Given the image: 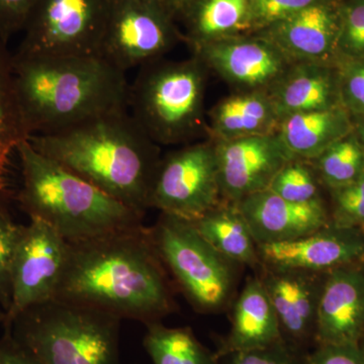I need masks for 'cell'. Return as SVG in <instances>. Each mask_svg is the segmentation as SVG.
I'll list each match as a JSON object with an SVG mask.
<instances>
[{"label":"cell","mask_w":364,"mask_h":364,"mask_svg":"<svg viewBox=\"0 0 364 364\" xmlns=\"http://www.w3.org/2000/svg\"><path fill=\"white\" fill-rule=\"evenodd\" d=\"M263 269L259 279L279 318L284 341L299 348L315 339L318 299L326 273Z\"/></svg>","instance_id":"cell-18"},{"label":"cell","mask_w":364,"mask_h":364,"mask_svg":"<svg viewBox=\"0 0 364 364\" xmlns=\"http://www.w3.org/2000/svg\"><path fill=\"white\" fill-rule=\"evenodd\" d=\"M352 131L350 112L341 105L282 117L277 135L291 156L313 161Z\"/></svg>","instance_id":"cell-21"},{"label":"cell","mask_w":364,"mask_h":364,"mask_svg":"<svg viewBox=\"0 0 364 364\" xmlns=\"http://www.w3.org/2000/svg\"><path fill=\"white\" fill-rule=\"evenodd\" d=\"M279 121L267 91H239L213 107L208 134L212 140L269 135Z\"/></svg>","instance_id":"cell-22"},{"label":"cell","mask_w":364,"mask_h":364,"mask_svg":"<svg viewBox=\"0 0 364 364\" xmlns=\"http://www.w3.org/2000/svg\"><path fill=\"white\" fill-rule=\"evenodd\" d=\"M23 226L14 221L6 205H0V306L6 314L11 308V273Z\"/></svg>","instance_id":"cell-30"},{"label":"cell","mask_w":364,"mask_h":364,"mask_svg":"<svg viewBox=\"0 0 364 364\" xmlns=\"http://www.w3.org/2000/svg\"><path fill=\"white\" fill-rule=\"evenodd\" d=\"M333 1L339 0H251L254 33L308 7Z\"/></svg>","instance_id":"cell-33"},{"label":"cell","mask_w":364,"mask_h":364,"mask_svg":"<svg viewBox=\"0 0 364 364\" xmlns=\"http://www.w3.org/2000/svg\"><path fill=\"white\" fill-rule=\"evenodd\" d=\"M235 205L247 222L257 245L296 240L332 224L323 198L293 203L265 189Z\"/></svg>","instance_id":"cell-17"},{"label":"cell","mask_w":364,"mask_h":364,"mask_svg":"<svg viewBox=\"0 0 364 364\" xmlns=\"http://www.w3.org/2000/svg\"><path fill=\"white\" fill-rule=\"evenodd\" d=\"M54 299L145 326L176 310L169 273L144 225L69 243Z\"/></svg>","instance_id":"cell-1"},{"label":"cell","mask_w":364,"mask_h":364,"mask_svg":"<svg viewBox=\"0 0 364 364\" xmlns=\"http://www.w3.org/2000/svg\"><path fill=\"white\" fill-rule=\"evenodd\" d=\"M306 359H308V358H306ZM308 364H309V363H308Z\"/></svg>","instance_id":"cell-42"},{"label":"cell","mask_w":364,"mask_h":364,"mask_svg":"<svg viewBox=\"0 0 364 364\" xmlns=\"http://www.w3.org/2000/svg\"><path fill=\"white\" fill-rule=\"evenodd\" d=\"M279 119L341 105L338 65L299 62L289 67L268 91Z\"/></svg>","instance_id":"cell-19"},{"label":"cell","mask_w":364,"mask_h":364,"mask_svg":"<svg viewBox=\"0 0 364 364\" xmlns=\"http://www.w3.org/2000/svg\"><path fill=\"white\" fill-rule=\"evenodd\" d=\"M208 68L198 57L179 62L161 59L140 67L129 90L128 107L136 124L157 145L193 140L205 131Z\"/></svg>","instance_id":"cell-6"},{"label":"cell","mask_w":364,"mask_h":364,"mask_svg":"<svg viewBox=\"0 0 364 364\" xmlns=\"http://www.w3.org/2000/svg\"><path fill=\"white\" fill-rule=\"evenodd\" d=\"M318 183L311 162L293 158L277 172L268 189L289 202L305 203L322 198Z\"/></svg>","instance_id":"cell-28"},{"label":"cell","mask_w":364,"mask_h":364,"mask_svg":"<svg viewBox=\"0 0 364 364\" xmlns=\"http://www.w3.org/2000/svg\"><path fill=\"white\" fill-rule=\"evenodd\" d=\"M6 44L0 37V205H6L11 154L21 141L28 139L14 88L13 56Z\"/></svg>","instance_id":"cell-25"},{"label":"cell","mask_w":364,"mask_h":364,"mask_svg":"<svg viewBox=\"0 0 364 364\" xmlns=\"http://www.w3.org/2000/svg\"><path fill=\"white\" fill-rule=\"evenodd\" d=\"M261 267L327 273L364 263V229L330 224L296 240L258 245Z\"/></svg>","instance_id":"cell-14"},{"label":"cell","mask_w":364,"mask_h":364,"mask_svg":"<svg viewBox=\"0 0 364 364\" xmlns=\"http://www.w3.org/2000/svg\"><path fill=\"white\" fill-rule=\"evenodd\" d=\"M339 1L316 4L275 21L255 33L267 38L291 63H336Z\"/></svg>","instance_id":"cell-15"},{"label":"cell","mask_w":364,"mask_h":364,"mask_svg":"<svg viewBox=\"0 0 364 364\" xmlns=\"http://www.w3.org/2000/svg\"><path fill=\"white\" fill-rule=\"evenodd\" d=\"M68 251V242L46 223L30 219L23 225L11 273V308L4 325L30 306L54 299Z\"/></svg>","instance_id":"cell-11"},{"label":"cell","mask_w":364,"mask_h":364,"mask_svg":"<svg viewBox=\"0 0 364 364\" xmlns=\"http://www.w3.org/2000/svg\"><path fill=\"white\" fill-rule=\"evenodd\" d=\"M364 338V263L326 273L318 299L317 344L360 345Z\"/></svg>","instance_id":"cell-16"},{"label":"cell","mask_w":364,"mask_h":364,"mask_svg":"<svg viewBox=\"0 0 364 364\" xmlns=\"http://www.w3.org/2000/svg\"><path fill=\"white\" fill-rule=\"evenodd\" d=\"M208 70L215 72L239 91H269L291 62L267 38L250 33L193 50Z\"/></svg>","instance_id":"cell-13"},{"label":"cell","mask_w":364,"mask_h":364,"mask_svg":"<svg viewBox=\"0 0 364 364\" xmlns=\"http://www.w3.org/2000/svg\"><path fill=\"white\" fill-rule=\"evenodd\" d=\"M309 364H364V350L355 344H318Z\"/></svg>","instance_id":"cell-35"},{"label":"cell","mask_w":364,"mask_h":364,"mask_svg":"<svg viewBox=\"0 0 364 364\" xmlns=\"http://www.w3.org/2000/svg\"><path fill=\"white\" fill-rule=\"evenodd\" d=\"M191 223L218 252L235 265L261 267L258 245L235 203L222 202Z\"/></svg>","instance_id":"cell-24"},{"label":"cell","mask_w":364,"mask_h":364,"mask_svg":"<svg viewBox=\"0 0 364 364\" xmlns=\"http://www.w3.org/2000/svg\"><path fill=\"white\" fill-rule=\"evenodd\" d=\"M222 202L212 139L186 146L160 159L148 208L193 222Z\"/></svg>","instance_id":"cell-9"},{"label":"cell","mask_w":364,"mask_h":364,"mask_svg":"<svg viewBox=\"0 0 364 364\" xmlns=\"http://www.w3.org/2000/svg\"><path fill=\"white\" fill-rule=\"evenodd\" d=\"M144 348L153 364H219L188 327H166L161 322L145 326Z\"/></svg>","instance_id":"cell-26"},{"label":"cell","mask_w":364,"mask_h":364,"mask_svg":"<svg viewBox=\"0 0 364 364\" xmlns=\"http://www.w3.org/2000/svg\"><path fill=\"white\" fill-rule=\"evenodd\" d=\"M21 186L18 200L30 219L53 228L76 243L143 225L144 215L33 148L28 139L16 146Z\"/></svg>","instance_id":"cell-4"},{"label":"cell","mask_w":364,"mask_h":364,"mask_svg":"<svg viewBox=\"0 0 364 364\" xmlns=\"http://www.w3.org/2000/svg\"><path fill=\"white\" fill-rule=\"evenodd\" d=\"M298 350L286 341H282L264 348L238 352L220 359H227L225 364H308V359L301 358Z\"/></svg>","instance_id":"cell-34"},{"label":"cell","mask_w":364,"mask_h":364,"mask_svg":"<svg viewBox=\"0 0 364 364\" xmlns=\"http://www.w3.org/2000/svg\"><path fill=\"white\" fill-rule=\"evenodd\" d=\"M153 241L176 286L198 312H220L231 298L235 264L188 220L166 214L150 228Z\"/></svg>","instance_id":"cell-7"},{"label":"cell","mask_w":364,"mask_h":364,"mask_svg":"<svg viewBox=\"0 0 364 364\" xmlns=\"http://www.w3.org/2000/svg\"><path fill=\"white\" fill-rule=\"evenodd\" d=\"M352 123H353V132L358 136L359 143L364 152V116H354L351 114Z\"/></svg>","instance_id":"cell-39"},{"label":"cell","mask_w":364,"mask_h":364,"mask_svg":"<svg viewBox=\"0 0 364 364\" xmlns=\"http://www.w3.org/2000/svg\"><path fill=\"white\" fill-rule=\"evenodd\" d=\"M36 150L127 207L145 215L159 146L127 109L66 130L28 136Z\"/></svg>","instance_id":"cell-2"},{"label":"cell","mask_w":364,"mask_h":364,"mask_svg":"<svg viewBox=\"0 0 364 364\" xmlns=\"http://www.w3.org/2000/svg\"><path fill=\"white\" fill-rule=\"evenodd\" d=\"M333 225L364 229V172L355 181L331 189Z\"/></svg>","instance_id":"cell-31"},{"label":"cell","mask_w":364,"mask_h":364,"mask_svg":"<svg viewBox=\"0 0 364 364\" xmlns=\"http://www.w3.org/2000/svg\"><path fill=\"white\" fill-rule=\"evenodd\" d=\"M174 16H182L196 0H163Z\"/></svg>","instance_id":"cell-38"},{"label":"cell","mask_w":364,"mask_h":364,"mask_svg":"<svg viewBox=\"0 0 364 364\" xmlns=\"http://www.w3.org/2000/svg\"><path fill=\"white\" fill-rule=\"evenodd\" d=\"M310 162L318 181L329 191L350 183L364 172V152L353 131Z\"/></svg>","instance_id":"cell-27"},{"label":"cell","mask_w":364,"mask_h":364,"mask_svg":"<svg viewBox=\"0 0 364 364\" xmlns=\"http://www.w3.org/2000/svg\"><path fill=\"white\" fill-rule=\"evenodd\" d=\"M13 68L28 138L57 133L128 107L126 72L104 57L14 55Z\"/></svg>","instance_id":"cell-3"},{"label":"cell","mask_w":364,"mask_h":364,"mask_svg":"<svg viewBox=\"0 0 364 364\" xmlns=\"http://www.w3.org/2000/svg\"><path fill=\"white\" fill-rule=\"evenodd\" d=\"M112 0H36L16 56H100Z\"/></svg>","instance_id":"cell-8"},{"label":"cell","mask_w":364,"mask_h":364,"mask_svg":"<svg viewBox=\"0 0 364 364\" xmlns=\"http://www.w3.org/2000/svg\"><path fill=\"white\" fill-rule=\"evenodd\" d=\"M364 58V0L340 4L336 63Z\"/></svg>","instance_id":"cell-29"},{"label":"cell","mask_w":364,"mask_h":364,"mask_svg":"<svg viewBox=\"0 0 364 364\" xmlns=\"http://www.w3.org/2000/svg\"><path fill=\"white\" fill-rule=\"evenodd\" d=\"M0 364H41L11 335L4 332L0 338Z\"/></svg>","instance_id":"cell-37"},{"label":"cell","mask_w":364,"mask_h":364,"mask_svg":"<svg viewBox=\"0 0 364 364\" xmlns=\"http://www.w3.org/2000/svg\"><path fill=\"white\" fill-rule=\"evenodd\" d=\"M4 320H6V312L4 309L0 306V325H4Z\"/></svg>","instance_id":"cell-40"},{"label":"cell","mask_w":364,"mask_h":364,"mask_svg":"<svg viewBox=\"0 0 364 364\" xmlns=\"http://www.w3.org/2000/svg\"><path fill=\"white\" fill-rule=\"evenodd\" d=\"M36 0H0V37L7 43L21 32Z\"/></svg>","instance_id":"cell-36"},{"label":"cell","mask_w":364,"mask_h":364,"mask_svg":"<svg viewBox=\"0 0 364 364\" xmlns=\"http://www.w3.org/2000/svg\"><path fill=\"white\" fill-rule=\"evenodd\" d=\"M341 104L350 114L364 116V58L337 63Z\"/></svg>","instance_id":"cell-32"},{"label":"cell","mask_w":364,"mask_h":364,"mask_svg":"<svg viewBox=\"0 0 364 364\" xmlns=\"http://www.w3.org/2000/svg\"><path fill=\"white\" fill-rule=\"evenodd\" d=\"M284 341L279 318L260 279L246 282L235 303L229 334L223 340L215 358L264 348Z\"/></svg>","instance_id":"cell-20"},{"label":"cell","mask_w":364,"mask_h":364,"mask_svg":"<svg viewBox=\"0 0 364 364\" xmlns=\"http://www.w3.org/2000/svg\"><path fill=\"white\" fill-rule=\"evenodd\" d=\"M122 320L54 299L30 306L4 325L41 364H121Z\"/></svg>","instance_id":"cell-5"},{"label":"cell","mask_w":364,"mask_h":364,"mask_svg":"<svg viewBox=\"0 0 364 364\" xmlns=\"http://www.w3.org/2000/svg\"><path fill=\"white\" fill-rule=\"evenodd\" d=\"M213 141L223 202L237 203L268 189L277 172L294 158L277 133Z\"/></svg>","instance_id":"cell-12"},{"label":"cell","mask_w":364,"mask_h":364,"mask_svg":"<svg viewBox=\"0 0 364 364\" xmlns=\"http://www.w3.org/2000/svg\"><path fill=\"white\" fill-rule=\"evenodd\" d=\"M360 346H361V348H363L364 350V338H363V341H361Z\"/></svg>","instance_id":"cell-41"},{"label":"cell","mask_w":364,"mask_h":364,"mask_svg":"<svg viewBox=\"0 0 364 364\" xmlns=\"http://www.w3.org/2000/svg\"><path fill=\"white\" fill-rule=\"evenodd\" d=\"M181 16L193 50L254 33L251 0H196Z\"/></svg>","instance_id":"cell-23"},{"label":"cell","mask_w":364,"mask_h":364,"mask_svg":"<svg viewBox=\"0 0 364 364\" xmlns=\"http://www.w3.org/2000/svg\"><path fill=\"white\" fill-rule=\"evenodd\" d=\"M163 0H112L100 56L126 72L161 59L181 40Z\"/></svg>","instance_id":"cell-10"}]
</instances>
